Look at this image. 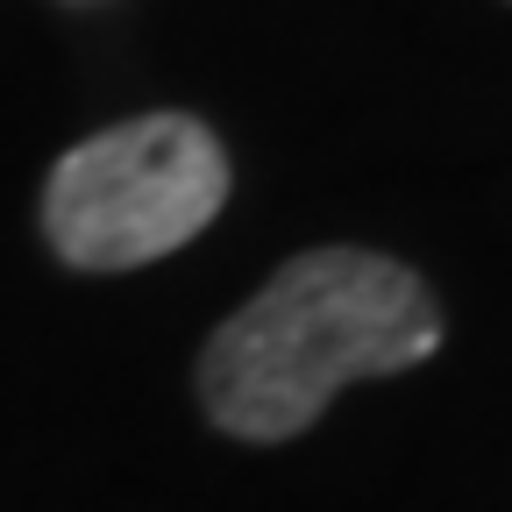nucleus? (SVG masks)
<instances>
[{
	"label": "nucleus",
	"instance_id": "obj_2",
	"mask_svg": "<svg viewBox=\"0 0 512 512\" xmlns=\"http://www.w3.org/2000/svg\"><path fill=\"white\" fill-rule=\"evenodd\" d=\"M228 150L192 114H136L72 143L43 178V242L64 271H143L228 207Z\"/></svg>",
	"mask_w": 512,
	"mask_h": 512
},
{
	"label": "nucleus",
	"instance_id": "obj_1",
	"mask_svg": "<svg viewBox=\"0 0 512 512\" xmlns=\"http://www.w3.org/2000/svg\"><path fill=\"white\" fill-rule=\"evenodd\" d=\"M441 349V306L384 249H299L256 285L192 363L200 413L249 448L299 441L349 384L420 370Z\"/></svg>",
	"mask_w": 512,
	"mask_h": 512
}]
</instances>
